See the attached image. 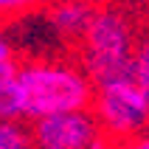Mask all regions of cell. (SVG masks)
I'll return each mask as SVG.
<instances>
[{
  "label": "cell",
  "mask_w": 149,
  "mask_h": 149,
  "mask_svg": "<svg viewBox=\"0 0 149 149\" xmlns=\"http://www.w3.org/2000/svg\"><path fill=\"white\" fill-rule=\"evenodd\" d=\"M51 3L54 0H0V20L14 25L20 20H25V17H34L40 11H45Z\"/></svg>",
  "instance_id": "ba28073f"
},
{
  "label": "cell",
  "mask_w": 149,
  "mask_h": 149,
  "mask_svg": "<svg viewBox=\"0 0 149 149\" xmlns=\"http://www.w3.org/2000/svg\"><path fill=\"white\" fill-rule=\"evenodd\" d=\"M90 107L107 132L110 146H135L149 130V96L135 79L96 84Z\"/></svg>",
  "instance_id": "3957f363"
},
{
  "label": "cell",
  "mask_w": 149,
  "mask_h": 149,
  "mask_svg": "<svg viewBox=\"0 0 149 149\" xmlns=\"http://www.w3.org/2000/svg\"><path fill=\"white\" fill-rule=\"evenodd\" d=\"M31 141V124L25 118H0V149H28Z\"/></svg>",
  "instance_id": "52a82bcc"
},
{
  "label": "cell",
  "mask_w": 149,
  "mask_h": 149,
  "mask_svg": "<svg viewBox=\"0 0 149 149\" xmlns=\"http://www.w3.org/2000/svg\"><path fill=\"white\" fill-rule=\"evenodd\" d=\"M17 84L25 121L62 110H84L93 104L96 96V82L82 65V59L51 56V54L20 59Z\"/></svg>",
  "instance_id": "6da1fadb"
},
{
  "label": "cell",
  "mask_w": 149,
  "mask_h": 149,
  "mask_svg": "<svg viewBox=\"0 0 149 149\" xmlns=\"http://www.w3.org/2000/svg\"><path fill=\"white\" fill-rule=\"evenodd\" d=\"M141 3H146V6H149V0H141Z\"/></svg>",
  "instance_id": "7c38bea8"
},
{
  "label": "cell",
  "mask_w": 149,
  "mask_h": 149,
  "mask_svg": "<svg viewBox=\"0 0 149 149\" xmlns=\"http://www.w3.org/2000/svg\"><path fill=\"white\" fill-rule=\"evenodd\" d=\"M17 62L0 65V118H23V99L17 84Z\"/></svg>",
  "instance_id": "8992f818"
},
{
  "label": "cell",
  "mask_w": 149,
  "mask_h": 149,
  "mask_svg": "<svg viewBox=\"0 0 149 149\" xmlns=\"http://www.w3.org/2000/svg\"><path fill=\"white\" fill-rule=\"evenodd\" d=\"M135 82L149 96V34L135 42Z\"/></svg>",
  "instance_id": "9c48e42d"
},
{
  "label": "cell",
  "mask_w": 149,
  "mask_h": 149,
  "mask_svg": "<svg viewBox=\"0 0 149 149\" xmlns=\"http://www.w3.org/2000/svg\"><path fill=\"white\" fill-rule=\"evenodd\" d=\"M135 25L116 6H99L79 40V59L96 84L135 79Z\"/></svg>",
  "instance_id": "7a4b0ae2"
},
{
  "label": "cell",
  "mask_w": 149,
  "mask_h": 149,
  "mask_svg": "<svg viewBox=\"0 0 149 149\" xmlns=\"http://www.w3.org/2000/svg\"><path fill=\"white\" fill-rule=\"evenodd\" d=\"M14 59H20L17 56V45L11 40V34H8V23L0 20V65L3 62H14Z\"/></svg>",
  "instance_id": "30bf717a"
},
{
  "label": "cell",
  "mask_w": 149,
  "mask_h": 149,
  "mask_svg": "<svg viewBox=\"0 0 149 149\" xmlns=\"http://www.w3.org/2000/svg\"><path fill=\"white\" fill-rule=\"evenodd\" d=\"M93 11H96V6H93L90 0H54L45 8L48 28L59 37V42L79 45V40H82L84 28L90 23Z\"/></svg>",
  "instance_id": "5b68a950"
},
{
  "label": "cell",
  "mask_w": 149,
  "mask_h": 149,
  "mask_svg": "<svg viewBox=\"0 0 149 149\" xmlns=\"http://www.w3.org/2000/svg\"><path fill=\"white\" fill-rule=\"evenodd\" d=\"M135 146H141V149H149V130L141 135V138H138V141H135Z\"/></svg>",
  "instance_id": "8fae6325"
},
{
  "label": "cell",
  "mask_w": 149,
  "mask_h": 149,
  "mask_svg": "<svg viewBox=\"0 0 149 149\" xmlns=\"http://www.w3.org/2000/svg\"><path fill=\"white\" fill-rule=\"evenodd\" d=\"M31 141L40 149H99L110 146L107 132L101 130L93 107L84 110H62L28 121Z\"/></svg>",
  "instance_id": "277c9868"
}]
</instances>
